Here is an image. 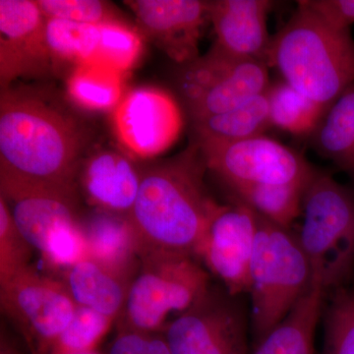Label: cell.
<instances>
[{
    "label": "cell",
    "mask_w": 354,
    "mask_h": 354,
    "mask_svg": "<svg viewBox=\"0 0 354 354\" xmlns=\"http://www.w3.org/2000/svg\"><path fill=\"white\" fill-rule=\"evenodd\" d=\"M37 3L46 19L90 25L120 20L113 7L101 0H39Z\"/></svg>",
    "instance_id": "32"
},
{
    "label": "cell",
    "mask_w": 354,
    "mask_h": 354,
    "mask_svg": "<svg viewBox=\"0 0 354 354\" xmlns=\"http://www.w3.org/2000/svg\"><path fill=\"white\" fill-rule=\"evenodd\" d=\"M164 335L171 354H249L245 312L223 288L209 286Z\"/></svg>",
    "instance_id": "10"
},
{
    "label": "cell",
    "mask_w": 354,
    "mask_h": 354,
    "mask_svg": "<svg viewBox=\"0 0 354 354\" xmlns=\"http://www.w3.org/2000/svg\"><path fill=\"white\" fill-rule=\"evenodd\" d=\"M250 267L251 326L259 344L288 316L313 283L297 234L258 216Z\"/></svg>",
    "instance_id": "4"
},
{
    "label": "cell",
    "mask_w": 354,
    "mask_h": 354,
    "mask_svg": "<svg viewBox=\"0 0 354 354\" xmlns=\"http://www.w3.org/2000/svg\"><path fill=\"white\" fill-rule=\"evenodd\" d=\"M116 321L94 310L78 306L72 320L46 354H77L97 351Z\"/></svg>",
    "instance_id": "29"
},
{
    "label": "cell",
    "mask_w": 354,
    "mask_h": 354,
    "mask_svg": "<svg viewBox=\"0 0 354 354\" xmlns=\"http://www.w3.org/2000/svg\"><path fill=\"white\" fill-rule=\"evenodd\" d=\"M201 151L191 145L177 157L142 171L131 221L146 253L178 254L196 258L212 216L218 207L207 190Z\"/></svg>",
    "instance_id": "2"
},
{
    "label": "cell",
    "mask_w": 354,
    "mask_h": 354,
    "mask_svg": "<svg viewBox=\"0 0 354 354\" xmlns=\"http://www.w3.org/2000/svg\"><path fill=\"white\" fill-rule=\"evenodd\" d=\"M125 3L140 32L181 65L199 57V41L209 20V2L199 0H132Z\"/></svg>",
    "instance_id": "15"
},
{
    "label": "cell",
    "mask_w": 354,
    "mask_h": 354,
    "mask_svg": "<svg viewBox=\"0 0 354 354\" xmlns=\"http://www.w3.org/2000/svg\"><path fill=\"white\" fill-rule=\"evenodd\" d=\"M308 184V183H307ZM306 185H256L245 184L228 188L234 201L245 205L254 213L274 225L290 228L301 215Z\"/></svg>",
    "instance_id": "25"
},
{
    "label": "cell",
    "mask_w": 354,
    "mask_h": 354,
    "mask_svg": "<svg viewBox=\"0 0 354 354\" xmlns=\"http://www.w3.org/2000/svg\"><path fill=\"white\" fill-rule=\"evenodd\" d=\"M70 101L84 111H113L124 97V73L102 62H86L72 70L66 81Z\"/></svg>",
    "instance_id": "22"
},
{
    "label": "cell",
    "mask_w": 354,
    "mask_h": 354,
    "mask_svg": "<svg viewBox=\"0 0 354 354\" xmlns=\"http://www.w3.org/2000/svg\"><path fill=\"white\" fill-rule=\"evenodd\" d=\"M266 64L283 80L329 109L354 84V39L324 22L301 1L274 38Z\"/></svg>",
    "instance_id": "3"
},
{
    "label": "cell",
    "mask_w": 354,
    "mask_h": 354,
    "mask_svg": "<svg viewBox=\"0 0 354 354\" xmlns=\"http://www.w3.org/2000/svg\"><path fill=\"white\" fill-rule=\"evenodd\" d=\"M327 292L322 283L313 279L304 297L257 344L252 354H314V337Z\"/></svg>",
    "instance_id": "20"
},
{
    "label": "cell",
    "mask_w": 354,
    "mask_h": 354,
    "mask_svg": "<svg viewBox=\"0 0 354 354\" xmlns=\"http://www.w3.org/2000/svg\"><path fill=\"white\" fill-rule=\"evenodd\" d=\"M62 281L78 306L94 310L118 321L133 279L86 258L64 272Z\"/></svg>",
    "instance_id": "19"
},
{
    "label": "cell",
    "mask_w": 354,
    "mask_h": 354,
    "mask_svg": "<svg viewBox=\"0 0 354 354\" xmlns=\"http://www.w3.org/2000/svg\"><path fill=\"white\" fill-rule=\"evenodd\" d=\"M99 26L101 39L94 60L124 74L136 66L144 51L142 32L122 20Z\"/></svg>",
    "instance_id": "28"
},
{
    "label": "cell",
    "mask_w": 354,
    "mask_h": 354,
    "mask_svg": "<svg viewBox=\"0 0 354 354\" xmlns=\"http://www.w3.org/2000/svg\"><path fill=\"white\" fill-rule=\"evenodd\" d=\"M310 138L314 150L354 183V84L330 106Z\"/></svg>",
    "instance_id": "21"
},
{
    "label": "cell",
    "mask_w": 354,
    "mask_h": 354,
    "mask_svg": "<svg viewBox=\"0 0 354 354\" xmlns=\"http://www.w3.org/2000/svg\"><path fill=\"white\" fill-rule=\"evenodd\" d=\"M77 354H102V353H100L99 351H88V353H77Z\"/></svg>",
    "instance_id": "36"
},
{
    "label": "cell",
    "mask_w": 354,
    "mask_h": 354,
    "mask_svg": "<svg viewBox=\"0 0 354 354\" xmlns=\"http://www.w3.org/2000/svg\"><path fill=\"white\" fill-rule=\"evenodd\" d=\"M197 146L207 169L227 188L245 184L306 185L317 171L304 156L264 134L232 143Z\"/></svg>",
    "instance_id": "9"
},
{
    "label": "cell",
    "mask_w": 354,
    "mask_h": 354,
    "mask_svg": "<svg viewBox=\"0 0 354 354\" xmlns=\"http://www.w3.org/2000/svg\"><path fill=\"white\" fill-rule=\"evenodd\" d=\"M78 188L27 183L0 176L4 198L18 230L39 253L51 237L81 221Z\"/></svg>",
    "instance_id": "13"
},
{
    "label": "cell",
    "mask_w": 354,
    "mask_h": 354,
    "mask_svg": "<svg viewBox=\"0 0 354 354\" xmlns=\"http://www.w3.org/2000/svg\"><path fill=\"white\" fill-rule=\"evenodd\" d=\"M81 221L51 237L39 252L48 276L58 279L70 268L88 258L87 243Z\"/></svg>",
    "instance_id": "31"
},
{
    "label": "cell",
    "mask_w": 354,
    "mask_h": 354,
    "mask_svg": "<svg viewBox=\"0 0 354 354\" xmlns=\"http://www.w3.org/2000/svg\"><path fill=\"white\" fill-rule=\"evenodd\" d=\"M0 307L22 334L30 353L46 354L78 305L62 281L30 266L0 285Z\"/></svg>",
    "instance_id": "8"
},
{
    "label": "cell",
    "mask_w": 354,
    "mask_h": 354,
    "mask_svg": "<svg viewBox=\"0 0 354 354\" xmlns=\"http://www.w3.org/2000/svg\"><path fill=\"white\" fill-rule=\"evenodd\" d=\"M44 37L53 64L62 62L76 67L95 59L101 32L99 25L46 19Z\"/></svg>",
    "instance_id": "26"
},
{
    "label": "cell",
    "mask_w": 354,
    "mask_h": 354,
    "mask_svg": "<svg viewBox=\"0 0 354 354\" xmlns=\"http://www.w3.org/2000/svg\"><path fill=\"white\" fill-rule=\"evenodd\" d=\"M301 2L335 29L348 31L354 24V0H302Z\"/></svg>",
    "instance_id": "34"
},
{
    "label": "cell",
    "mask_w": 354,
    "mask_h": 354,
    "mask_svg": "<svg viewBox=\"0 0 354 354\" xmlns=\"http://www.w3.org/2000/svg\"><path fill=\"white\" fill-rule=\"evenodd\" d=\"M256 230L252 209L236 201L220 204L198 245L196 259L234 297L249 292Z\"/></svg>",
    "instance_id": "11"
},
{
    "label": "cell",
    "mask_w": 354,
    "mask_h": 354,
    "mask_svg": "<svg viewBox=\"0 0 354 354\" xmlns=\"http://www.w3.org/2000/svg\"><path fill=\"white\" fill-rule=\"evenodd\" d=\"M142 171L131 158L114 151L88 157L79 171V193L95 209L128 216L138 195Z\"/></svg>",
    "instance_id": "17"
},
{
    "label": "cell",
    "mask_w": 354,
    "mask_h": 354,
    "mask_svg": "<svg viewBox=\"0 0 354 354\" xmlns=\"http://www.w3.org/2000/svg\"><path fill=\"white\" fill-rule=\"evenodd\" d=\"M114 134L128 152L140 158L165 153L183 127L181 109L162 88L140 87L127 93L113 111Z\"/></svg>",
    "instance_id": "12"
},
{
    "label": "cell",
    "mask_w": 354,
    "mask_h": 354,
    "mask_svg": "<svg viewBox=\"0 0 354 354\" xmlns=\"http://www.w3.org/2000/svg\"><path fill=\"white\" fill-rule=\"evenodd\" d=\"M323 312L322 354H354V290L335 288Z\"/></svg>",
    "instance_id": "27"
},
{
    "label": "cell",
    "mask_w": 354,
    "mask_h": 354,
    "mask_svg": "<svg viewBox=\"0 0 354 354\" xmlns=\"http://www.w3.org/2000/svg\"><path fill=\"white\" fill-rule=\"evenodd\" d=\"M34 250L18 230L6 200L0 196V285L31 266Z\"/></svg>",
    "instance_id": "30"
},
{
    "label": "cell",
    "mask_w": 354,
    "mask_h": 354,
    "mask_svg": "<svg viewBox=\"0 0 354 354\" xmlns=\"http://www.w3.org/2000/svg\"><path fill=\"white\" fill-rule=\"evenodd\" d=\"M209 286V272L192 256L143 254L116 321L118 330L164 333L167 317L189 308Z\"/></svg>",
    "instance_id": "6"
},
{
    "label": "cell",
    "mask_w": 354,
    "mask_h": 354,
    "mask_svg": "<svg viewBox=\"0 0 354 354\" xmlns=\"http://www.w3.org/2000/svg\"><path fill=\"white\" fill-rule=\"evenodd\" d=\"M271 127L297 136H311L329 109L281 80L267 91Z\"/></svg>",
    "instance_id": "24"
},
{
    "label": "cell",
    "mask_w": 354,
    "mask_h": 354,
    "mask_svg": "<svg viewBox=\"0 0 354 354\" xmlns=\"http://www.w3.org/2000/svg\"><path fill=\"white\" fill-rule=\"evenodd\" d=\"M81 223L88 258L134 279L140 266V246L128 216L95 209Z\"/></svg>",
    "instance_id": "18"
},
{
    "label": "cell",
    "mask_w": 354,
    "mask_h": 354,
    "mask_svg": "<svg viewBox=\"0 0 354 354\" xmlns=\"http://www.w3.org/2000/svg\"><path fill=\"white\" fill-rule=\"evenodd\" d=\"M0 354H32L26 353L24 351H21L17 346L11 342V339L7 337L3 330H1V337H0Z\"/></svg>",
    "instance_id": "35"
},
{
    "label": "cell",
    "mask_w": 354,
    "mask_h": 354,
    "mask_svg": "<svg viewBox=\"0 0 354 354\" xmlns=\"http://www.w3.org/2000/svg\"><path fill=\"white\" fill-rule=\"evenodd\" d=\"M86 142L82 125L57 104L32 93L2 90L0 176L78 188Z\"/></svg>",
    "instance_id": "1"
},
{
    "label": "cell",
    "mask_w": 354,
    "mask_h": 354,
    "mask_svg": "<svg viewBox=\"0 0 354 354\" xmlns=\"http://www.w3.org/2000/svg\"><path fill=\"white\" fill-rule=\"evenodd\" d=\"M183 67L179 92L192 122L239 108L271 85L266 62L230 57L214 46Z\"/></svg>",
    "instance_id": "7"
},
{
    "label": "cell",
    "mask_w": 354,
    "mask_h": 354,
    "mask_svg": "<svg viewBox=\"0 0 354 354\" xmlns=\"http://www.w3.org/2000/svg\"><path fill=\"white\" fill-rule=\"evenodd\" d=\"M268 0H216L209 2V20L216 35L215 48L230 57L266 62L272 38Z\"/></svg>",
    "instance_id": "16"
},
{
    "label": "cell",
    "mask_w": 354,
    "mask_h": 354,
    "mask_svg": "<svg viewBox=\"0 0 354 354\" xmlns=\"http://www.w3.org/2000/svg\"><path fill=\"white\" fill-rule=\"evenodd\" d=\"M301 214L297 234L313 279L335 290L354 265V188L317 171L305 188Z\"/></svg>",
    "instance_id": "5"
},
{
    "label": "cell",
    "mask_w": 354,
    "mask_h": 354,
    "mask_svg": "<svg viewBox=\"0 0 354 354\" xmlns=\"http://www.w3.org/2000/svg\"><path fill=\"white\" fill-rule=\"evenodd\" d=\"M109 354H171L164 333L118 330Z\"/></svg>",
    "instance_id": "33"
},
{
    "label": "cell",
    "mask_w": 354,
    "mask_h": 354,
    "mask_svg": "<svg viewBox=\"0 0 354 354\" xmlns=\"http://www.w3.org/2000/svg\"><path fill=\"white\" fill-rule=\"evenodd\" d=\"M46 22L37 1L0 0L2 90L19 77L39 75L55 64L44 37Z\"/></svg>",
    "instance_id": "14"
},
{
    "label": "cell",
    "mask_w": 354,
    "mask_h": 354,
    "mask_svg": "<svg viewBox=\"0 0 354 354\" xmlns=\"http://www.w3.org/2000/svg\"><path fill=\"white\" fill-rule=\"evenodd\" d=\"M192 124L197 145L232 143L263 135L271 127L267 92L232 111L194 121Z\"/></svg>",
    "instance_id": "23"
}]
</instances>
